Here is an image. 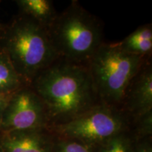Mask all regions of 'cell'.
I'll list each match as a JSON object with an SVG mask.
<instances>
[{
	"label": "cell",
	"instance_id": "cell-14",
	"mask_svg": "<svg viewBox=\"0 0 152 152\" xmlns=\"http://www.w3.org/2000/svg\"><path fill=\"white\" fill-rule=\"evenodd\" d=\"M136 124V139L151 137L152 133V111L134 120Z\"/></svg>",
	"mask_w": 152,
	"mask_h": 152
},
{
	"label": "cell",
	"instance_id": "cell-7",
	"mask_svg": "<svg viewBox=\"0 0 152 152\" xmlns=\"http://www.w3.org/2000/svg\"><path fill=\"white\" fill-rule=\"evenodd\" d=\"M121 109L134 120L152 111V68L149 63H144L130 83Z\"/></svg>",
	"mask_w": 152,
	"mask_h": 152
},
{
	"label": "cell",
	"instance_id": "cell-4",
	"mask_svg": "<svg viewBox=\"0 0 152 152\" xmlns=\"http://www.w3.org/2000/svg\"><path fill=\"white\" fill-rule=\"evenodd\" d=\"M145 58L126 52L118 43H102L87 66L100 103L121 109L125 92Z\"/></svg>",
	"mask_w": 152,
	"mask_h": 152
},
{
	"label": "cell",
	"instance_id": "cell-6",
	"mask_svg": "<svg viewBox=\"0 0 152 152\" xmlns=\"http://www.w3.org/2000/svg\"><path fill=\"white\" fill-rule=\"evenodd\" d=\"M48 121L44 104L30 86L11 94L3 112L0 133L45 130Z\"/></svg>",
	"mask_w": 152,
	"mask_h": 152
},
{
	"label": "cell",
	"instance_id": "cell-2",
	"mask_svg": "<svg viewBox=\"0 0 152 152\" xmlns=\"http://www.w3.org/2000/svg\"><path fill=\"white\" fill-rule=\"evenodd\" d=\"M0 49L28 86L41 71L58 59L47 28L21 14L2 26Z\"/></svg>",
	"mask_w": 152,
	"mask_h": 152
},
{
	"label": "cell",
	"instance_id": "cell-8",
	"mask_svg": "<svg viewBox=\"0 0 152 152\" xmlns=\"http://www.w3.org/2000/svg\"><path fill=\"white\" fill-rule=\"evenodd\" d=\"M55 137L47 129L0 133L3 152H53Z\"/></svg>",
	"mask_w": 152,
	"mask_h": 152
},
{
	"label": "cell",
	"instance_id": "cell-18",
	"mask_svg": "<svg viewBox=\"0 0 152 152\" xmlns=\"http://www.w3.org/2000/svg\"><path fill=\"white\" fill-rule=\"evenodd\" d=\"M0 152H3L2 150H1V147H0Z\"/></svg>",
	"mask_w": 152,
	"mask_h": 152
},
{
	"label": "cell",
	"instance_id": "cell-12",
	"mask_svg": "<svg viewBox=\"0 0 152 152\" xmlns=\"http://www.w3.org/2000/svg\"><path fill=\"white\" fill-rule=\"evenodd\" d=\"M98 152H134V141L126 131L113 137L101 145Z\"/></svg>",
	"mask_w": 152,
	"mask_h": 152
},
{
	"label": "cell",
	"instance_id": "cell-15",
	"mask_svg": "<svg viewBox=\"0 0 152 152\" xmlns=\"http://www.w3.org/2000/svg\"><path fill=\"white\" fill-rule=\"evenodd\" d=\"M150 137L136 139L134 141V152H152Z\"/></svg>",
	"mask_w": 152,
	"mask_h": 152
},
{
	"label": "cell",
	"instance_id": "cell-9",
	"mask_svg": "<svg viewBox=\"0 0 152 152\" xmlns=\"http://www.w3.org/2000/svg\"><path fill=\"white\" fill-rule=\"evenodd\" d=\"M118 43L126 52L146 58L152 50L151 25H143L137 28Z\"/></svg>",
	"mask_w": 152,
	"mask_h": 152
},
{
	"label": "cell",
	"instance_id": "cell-16",
	"mask_svg": "<svg viewBox=\"0 0 152 152\" xmlns=\"http://www.w3.org/2000/svg\"><path fill=\"white\" fill-rule=\"evenodd\" d=\"M11 96V95L0 94V124H1V118H2L3 112L4 111L6 106H7V102H8Z\"/></svg>",
	"mask_w": 152,
	"mask_h": 152
},
{
	"label": "cell",
	"instance_id": "cell-5",
	"mask_svg": "<svg viewBox=\"0 0 152 152\" xmlns=\"http://www.w3.org/2000/svg\"><path fill=\"white\" fill-rule=\"evenodd\" d=\"M130 119L119 108L99 103L66 123L47 128L57 137L69 138L99 147L128 130Z\"/></svg>",
	"mask_w": 152,
	"mask_h": 152
},
{
	"label": "cell",
	"instance_id": "cell-17",
	"mask_svg": "<svg viewBox=\"0 0 152 152\" xmlns=\"http://www.w3.org/2000/svg\"><path fill=\"white\" fill-rule=\"evenodd\" d=\"M1 28H2V26H1V24H0V32H1Z\"/></svg>",
	"mask_w": 152,
	"mask_h": 152
},
{
	"label": "cell",
	"instance_id": "cell-3",
	"mask_svg": "<svg viewBox=\"0 0 152 152\" xmlns=\"http://www.w3.org/2000/svg\"><path fill=\"white\" fill-rule=\"evenodd\" d=\"M47 30L58 58L74 64H87L103 43L99 20L76 1L57 14Z\"/></svg>",
	"mask_w": 152,
	"mask_h": 152
},
{
	"label": "cell",
	"instance_id": "cell-1",
	"mask_svg": "<svg viewBox=\"0 0 152 152\" xmlns=\"http://www.w3.org/2000/svg\"><path fill=\"white\" fill-rule=\"evenodd\" d=\"M30 86L42 102L48 127L67 122L100 103L87 64L58 58Z\"/></svg>",
	"mask_w": 152,
	"mask_h": 152
},
{
	"label": "cell",
	"instance_id": "cell-13",
	"mask_svg": "<svg viewBox=\"0 0 152 152\" xmlns=\"http://www.w3.org/2000/svg\"><path fill=\"white\" fill-rule=\"evenodd\" d=\"M98 151L99 147L83 143L78 140L55 137L53 152H98Z\"/></svg>",
	"mask_w": 152,
	"mask_h": 152
},
{
	"label": "cell",
	"instance_id": "cell-10",
	"mask_svg": "<svg viewBox=\"0 0 152 152\" xmlns=\"http://www.w3.org/2000/svg\"><path fill=\"white\" fill-rule=\"evenodd\" d=\"M20 14L29 17L48 28L57 16L54 4L49 0H18L16 1Z\"/></svg>",
	"mask_w": 152,
	"mask_h": 152
},
{
	"label": "cell",
	"instance_id": "cell-11",
	"mask_svg": "<svg viewBox=\"0 0 152 152\" xmlns=\"http://www.w3.org/2000/svg\"><path fill=\"white\" fill-rule=\"evenodd\" d=\"M26 86L8 56L0 49V94L11 95Z\"/></svg>",
	"mask_w": 152,
	"mask_h": 152
}]
</instances>
